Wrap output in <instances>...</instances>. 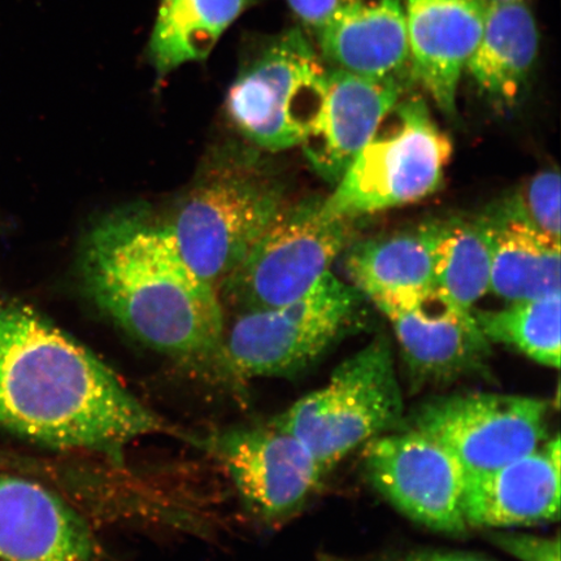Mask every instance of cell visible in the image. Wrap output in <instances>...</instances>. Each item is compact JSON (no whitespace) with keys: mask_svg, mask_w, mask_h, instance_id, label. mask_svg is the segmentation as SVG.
Masks as SVG:
<instances>
[{"mask_svg":"<svg viewBox=\"0 0 561 561\" xmlns=\"http://www.w3.org/2000/svg\"><path fill=\"white\" fill-rule=\"evenodd\" d=\"M468 528H515L560 514V438L491 471L466 474L461 497Z\"/></svg>","mask_w":561,"mask_h":561,"instance_id":"obj_15","label":"cell"},{"mask_svg":"<svg viewBox=\"0 0 561 561\" xmlns=\"http://www.w3.org/2000/svg\"><path fill=\"white\" fill-rule=\"evenodd\" d=\"M485 0H405L410 72L440 111L453 116L462 75L479 44Z\"/></svg>","mask_w":561,"mask_h":561,"instance_id":"obj_14","label":"cell"},{"mask_svg":"<svg viewBox=\"0 0 561 561\" xmlns=\"http://www.w3.org/2000/svg\"><path fill=\"white\" fill-rule=\"evenodd\" d=\"M402 98L401 79L328 67L320 114L300 145L313 171L335 185Z\"/></svg>","mask_w":561,"mask_h":561,"instance_id":"obj_13","label":"cell"},{"mask_svg":"<svg viewBox=\"0 0 561 561\" xmlns=\"http://www.w3.org/2000/svg\"><path fill=\"white\" fill-rule=\"evenodd\" d=\"M560 173L550 168L533 175L520 191L495 208L560 241Z\"/></svg>","mask_w":561,"mask_h":561,"instance_id":"obj_24","label":"cell"},{"mask_svg":"<svg viewBox=\"0 0 561 561\" xmlns=\"http://www.w3.org/2000/svg\"><path fill=\"white\" fill-rule=\"evenodd\" d=\"M321 201L284 207L219 290L240 311L293 304L307 296L350 248L355 221L321 214Z\"/></svg>","mask_w":561,"mask_h":561,"instance_id":"obj_7","label":"cell"},{"mask_svg":"<svg viewBox=\"0 0 561 561\" xmlns=\"http://www.w3.org/2000/svg\"><path fill=\"white\" fill-rule=\"evenodd\" d=\"M82 518L39 483L0 476V560L94 561Z\"/></svg>","mask_w":561,"mask_h":561,"instance_id":"obj_16","label":"cell"},{"mask_svg":"<svg viewBox=\"0 0 561 561\" xmlns=\"http://www.w3.org/2000/svg\"><path fill=\"white\" fill-rule=\"evenodd\" d=\"M445 220H434L398 233L351 243L347 275L363 296L423 293L434 289Z\"/></svg>","mask_w":561,"mask_h":561,"instance_id":"obj_18","label":"cell"},{"mask_svg":"<svg viewBox=\"0 0 561 561\" xmlns=\"http://www.w3.org/2000/svg\"><path fill=\"white\" fill-rule=\"evenodd\" d=\"M213 448L245 506L268 523L296 514L325 474L298 438L273 423L222 432Z\"/></svg>","mask_w":561,"mask_h":561,"instance_id":"obj_12","label":"cell"},{"mask_svg":"<svg viewBox=\"0 0 561 561\" xmlns=\"http://www.w3.org/2000/svg\"><path fill=\"white\" fill-rule=\"evenodd\" d=\"M371 485L411 520L446 535L468 530L461 497L466 473L436 442L416 431L385 433L366 444Z\"/></svg>","mask_w":561,"mask_h":561,"instance_id":"obj_10","label":"cell"},{"mask_svg":"<svg viewBox=\"0 0 561 561\" xmlns=\"http://www.w3.org/2000/svg\"><path fill=\"white\" fill-rule=\"evenodd\" d=\"M254 0H161L149 55L158 73H171L213 53L221 35Z\"/></svg>","mask_w":561,"mask_h":561,"instance_id":"obj_21","label":"cell"},{"mask_svg":"<svg viewBox=\"0 0 561 561\" xmlns=\"http://www.w3.org/2000/svg\"><path fill=\"white\" fill-rule=\"evenodd\" d=\"M403 419V397L388 336L378 335L273 424L298 438L327 473L357 447Z\"/></svg>","mask_w":561,"mask_h":561,"instance_id":"obj_4","label":"cell"},{"mask_svg":"<svg viewBox=\"0 0 561 561\" xmlns=\"http://www.w3.org/2000/svg\"><path fill=\"white\" fill-rule=\"evenodd\" d=\"M539 33L525 2L491 3L466 72L490 100L512 104L536 65Z\"/></svg>","mask_w":561,"mask_h":561,"instance_id":"obj_19","label":"cell"},{"mask_svg":"<svg viewBox=\"0 0 561 561\" xmlns=\"http://www.w3.org/2000/svg\"><path fill=\"white\" fill-rule=\"evenodd\" d=\"M385 561H490L489 559L466 552H442V551H423L412 552L409 556L399 557Z\"/></svg>","mask_w":561,"mask_h":561,"instance_id":"obj_27","label":"cell"},{"mask_svg":"<svg viewBox=\"0 0 561 561\" xmlns=\"http://www.w3.org/2000/svg\"><path fill=\"white\" fill-rule=\"evenodd\" d=\"M81 271L91 299L126 333L203 380L241 392L224 356L219 291L188 268L165 226L136 214L103 220L83 244Z\"/></svg>","mask_w":561,"mask_h":561,"instance_id":"obj_2","label":"cell"},{"mask_svg":"<svg viewBox=\"0 0 561 561\" xmlns=\"http://www.w3.org/2000/svg\"><path fill=\"white\" fill-rule=\"evenodd\" d=\"M363 294L332 272L293 304L240 311L224 335V356L242 383L298 374L353 328Z\"/></svg>","mask_w":561,"mask_h":561,"instance_id":"obj_5","label":"cell"},{"mask_svg":"<svg viewBox=\"0 0 561 561\" xmlns=\"http://www.w3.org/2000/svg\"><path fill=\"white\" fill-rule=\"evenodd\" d=\"M284 207L271 180L229 167L193 188L165 228L188 268L219 291Z\"/></svg>","mask_w":561,"mask_h":561,"instance_id":"obj_6","label":"cell"},{"mask_svg":"<svg viewBox=\"0 0 561 561\" xmlns=\"http://www.w3.org/2000/svg\"><path fill=\"white\" fill-rule=\"evenodd\" d=\"M286 2L300 23L316 33L335 12L353 0H286Z\"/></svg>","mask_w":561,"mask_h":561,"instance_id":"obj_26","label":"cell"},{"mask_svg":"<svg viewBox=\"0 0 561 561\" xmlns=\"http://www.w3.org/2000/svg\"><path fill=\"white\" fill-rule=\"evenodd\" d=\"M314 34L329 68L370 79H399L410 69L402 0H353Z\"/></svg>","mask_w":561,"mask_h":561,"instance_id":"obj_17","label":"cell"},{"mask_svg":"<svg viewBox=\"0 0 561 561\" xmlns=\"http://www.w3.org/2000/svg\"><path fill=\"white\" fill-rule=\"evenodd\" d=\"M453 144L421 98L396 104L354 163L321 201V214L356 221L438 191Z\"/></svg>","mask_w":561,"mask_h":561,"instance_id":"obj_3","label":"cell"},{"mask_svg":"<svg viewBox=\"0 0 561 561\" xmlns=\"http://www.w3.org/2000/svg\"><path fill=\"white\" fill-rule=\"evenodd\" d=\"M0 426L60 450L115 455L175 434L81 343L0 294Z\"/></svg>","mask_w":561,"mask_h":561,"instance_id":"obj_1","label":"cell"},{"mask_svg":"<svg viewBox=\"0 0 561 561\" xmlns=\"http://www.w3.org/2000/svg\"><path fill=\"white\" fill-rule=\"evenodd\" d=\"M485 216L493 248L490 291L508 304L560 293V241L496 208Z\"/></svg>","mask_w":561,"mask_h":561,"instance_id":"obj_20","label":"cell"},{"mask_svg":"<svg viewBox=\"0 0 561 561\" xmlns=\"http://www.w3.org/2000/svg\"><path fill=\"white\" fill-rule=\"evenodd\" d=\"M407 427L444 447L466 474L480 473L542 446L549 436V404L530 397L467 392L420 405Z\"/></svg>","mask_w":561,"mask_h":561,"instance_id":"obj_9","label":"cell"},{"mask_svg":"<svg viewBox=\"0 0 561 561\" xmlns=\"http://www.w3.org/2000/svg\"><path fill=\"white\" fill-rule=\"evenodd\" d=\"M327 70L304 33L279 35L229 89L230 121L266 151L300 146L320 114Z\"/></svg>","mask_w":561,"mask_h":561,"instance_id":"obj_8","label":"cell"},{"mask_svg":"<svg viewBox=\"0 0 561 561\" xmlns=\"http://www.w3.org/2000/svg\"><path fill=\"white\" fill-rule=\"evenodd\" d=\"M488 4L491 3H512V2H525V0H485Z\"/></svg>","mask_w":561,"mask_h":561,"instance_id":"obj_28","label":"cell"},{"mask_svg":"<svg viewBox=\"0 0 561 561\" xmlns=\"http://www.w3.org/2000/svg\"><path fill=\"white\" fill-rule=\"evenodd\" d=\"M560 293L514 301L502 310H473L477 325L490 343H502L541 366L560 367Z\"/></svg>","mask_w":561,"mask_h":561,"instance_id":"obj_23","label":"cell"},{"mask_svg":"<svg viewBox=\"0 0 561 561\" xmlns=\"http://www.w3.org/2000/svg\"><path fill=\"white\" fill-rule=\"evenodd\" d=\"M493 541L504 551L520 561H560V541L558 538H539L526 535L497 533Z\"/></svg>","mask_w":561,"mask_h":561,"instance_id":"obj_25","label":"cell"},{"mask_svg":"<svg viewBox=\"0 0 561 561\" xmlns=\"http://www.w3.org/2000/svg\"><path fill=\"white\" fill-rule=\"evenodd\" d=\"M371 301L394 329L413 382H448L485 368L491 343L473 311L462 310L436 289L385 294Z\"/></svg>","mask_w":561,"mask_h":561,"instance_id":"obj_11","label":"cell"},{"mask_svg":"<svg viewBox=\"0 0 561 561\" xmlns=\"http://www.w3.org/2000/svg\"><path fill=\"white\" fill-rule=\"evenodd\" d=\"M491 228L486 216L447 219L442 233L434 289L472 312L490 291Z\"/></svg>","mask_w":561,"mask_h":561,"instance_id":"obj_22","label":"cell"}]
</instances>
